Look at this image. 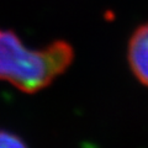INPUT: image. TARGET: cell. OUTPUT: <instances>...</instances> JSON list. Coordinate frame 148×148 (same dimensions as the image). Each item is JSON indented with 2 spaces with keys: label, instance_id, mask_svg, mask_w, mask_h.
Segmentation results:
<instances>
[{
  "label": "cell",
  "instance_id": "6da1fadb",
  "mask_svg": "<svg viewBox=\"0 0 148 148\" xmlns=\"http://www.w3.org/2000/svg\"><path fill=\"white\" fill-rule=\"evenodd\" d=\"M72 46L56 41L41 49L27 48L11 31L0 30V80L26 92L48 86L71 66Z\"/></svg>",
  "mask_w": 148,
  "mask_h": 148
},
{
  "label": "cell",
  "instance_id": "3957f363",
  "mask_svg": "<svg viewBox=\"0 0 148 148\" xmlns=\"http://www.w3.org/2000/svg\"><path fill=\"white\" fill-rule=\"evenodd\" d=\"M0 148H27V146L18 136L0 130Z\"/></svg>",
  "mask_w": 148,
  "mask_h": 148
},
{
  "label": "cell",
  "instance_id": "7a4b0ae2",
  "mask_svg": "<svg viewBox=\"0 0 148 148\" xmlns=\"http://www.w3.org/2000/svg\"><path fill=\"white\" fill-rule=\"evenodd\" d=\"M127 59L135 77L148 86V22L137 27L130 37Z\"/></svg>",
  "mask_w": 148,
  "mask_h": 148
}]
</instances>
